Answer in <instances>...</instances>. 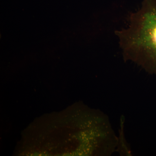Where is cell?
<instances>
[{
	"mask_svg": "<svg viewBox=\"0 0 156 156\" xmlns=\"http://www.w3.org/2000/svg\"><path fill=\"white\" fill-rule=\"evenodd\" d=\"M116 34L125 59L156 74V0H144L128 27Z\"/></svg>",
	"mask_w": 156,
	"mask_h": 156,
	"instance_id": "1",
	"label": "cell"
}]
</instances>
